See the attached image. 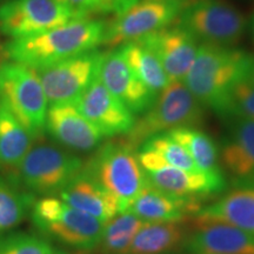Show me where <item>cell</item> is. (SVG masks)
<instances>
[{
    "label": "cell",
    "mask_w": 254,
    "mask_h": 254,
    "mask_svg": "<svg viewBox=\"0 0 254 254\" xmlns=\"http://www.w3.org/2000/svg\"><path fill=\"white\" fill-rule=\"evenodd\" d=\"M105 25L106 21L90 17L73 19L43 33L11 39L5 44L2 53L11 62L39 69L97 50L103 44Z\"/></svg>",
    "instance_id": "6da1fadb"
},
{
    "label": "cell",
    "mask_w": 254,
    "mask_h": 254,
    "mask_svg": "<svg viewBox=\"0 0 254 254\" xmlns=\"http://www.w3.org/2000/svg\"><path fill=\"white\" fill-rule=\"evenodd\" d=\"M249 53L234 47L200 44L184 84L204 107L228 118L232 87L244 78Z\"/></svg>",
    "instance_id": "7a4b0ae2"
},
{
    "label": "cell",
    "mask_w": 254,
    "mask_h": 254,
    "mask_svg": "<svg viewBox=\"0 0 254 254\" xmlns=\"http://www.w3.org/2000/svg\"><path fill=\"white\" fill-rule=\"evenodd\" d=\"M205 118V107L182 80L171 81L158 94L152 106L141 114L122 140L136 151L148 138L178 127H198Z\"/></svg>",
    "instance_id": "3957f363"
},
{
    "label": "cell",
    "mask_w": 254,
    "mask_h": 254,
    "mask_svg": "<svg viewBox=\"0 0 254 254\" xmlns=\"http://www.w3.org/2000/svg\"><path fill=\"white\" fill-rule=\"evenodd\" d=\"M82 171L117 199L119 213L128 211L147 180L135 151L123 140L101 145Z\"/></svg>",
    "instance_id": "277c9868"
},
{
    "label": "cell",
    "mask_w": 254,
    "mask_h": 254,
    "mask_svg": "<svg viewBox=\"0 0 254 254\" xmlns=\"http://www.w3.org/2000/svg\"><path fill=\"white\" fill-rule=\"evenodd\" d=\"M0 101L34 139L43 135L49 103L36 69L11 60L1 63Z\"/></svg>",
    "instance_id": "5b68a950"
},
{
    "label": "cell",
    "mask_w": 254,
    "mask_h": 254,
    "mask_svg": "<svg viewBox=\"0 0 254 254\" xmlns=\"http://www.w3.org/2000/svg\"><path fill=\"white\" fill-rule=\"evenodd\" d=\"M177 25L199 44L234 47L245 34L247 19L226 0H196L182 9Z\"/></svg>",
    "instance_id": "8992f818"
},
{
    "label": "cell",
    "mask_w": 254,
    "mask_h": 254,
    "mask_svg": "<svg viewBox=\"0 0 254 254\" xmlns=\"http://www.w3.org/2000/svg\"><path fill=\"white\" fill-rule=\"evenodd\" d=\"M32 219L44 233L80 250H92L99 245L105 225L97 218L53 196L41 198L34 202Z\"/></svg>",
    "instance_id": "52a82bcc"
},
{
    "label": "cell",
    "mask_w": 254,
    "mask_h": 254,
    "mask_svg": "<svg viewBox=\"0 0 254 254\" xmlns=\"http://www.w3.org/2000/svg\"><path fill=\"white\" fill-rule=\"evenodd\" d=\"M84 163L77 155L58 146L39 142L32 146L19 165L21 182L31 192L55 194L80 173Z\"/></svg>",
    "instance_id": "ba28073f"
},
{
    "label": "cell",
    "mask_w": 254,
    "mask_h": 254,
    "mask_svg": "<svg viewBox=\"0 0 254 254\" xmlns=\"http://www.w3.org/2000/svg\"><path fill=\"white\" fill-rule=\"evenodd\" d=\"M184 4V0H140L106 23L101 45L120 46L170 26Z\"/></svg>",
    "instance_id": "9c48e42d"
},
{
    "label": "cell",
    "mask_w": 254,
    "mask_h": 254,
    "mask_svg": "<svg viewBox=\"0 0 254 254\" xmlns=\"http://www.w3.org/2000/svg\"><path fill=\"white\" fill-rule=\"evenodd\" d=\"M103 57L104 52L92 50L36 69L50 106L75 105L99 73Z\"/></svg>",
    "instance_id": "30bf717a"
},
{
    "label": "cell",
    "mask_w": 254,
    "mask_h": 254,
    "mask_svg": "<svg viewBox=\"0 0 254 254\" xmlns=\"http://www.w3.org/2000/svg\"><path fill=\"white\" fill-rule=\"evenodd\" d=\"M138 160L145 171L146 179L154 187L170 194L184 198L202 199L215 194L226 186L222 173H192L166 164L153 151L138 148Z\"/></svg>",
    "instance_id": "8fae6325"
},
{
    "label": "cell",
    "mask_w": 254,
    "mask_h": 254,
    "mask_svg": "<svg viewBox=\"0 0 254 254\" xmlns=\"http://www.w3.org/2000/svg\"><path fill=\"white\" fill-rule=\"evenodd\" d=\"M73 19L57 0H4L0 4V33L11 39L43 33Z\"/></svg>",
    "instance_id": "7c38bea8"
},
{
    "label": "cell",
    "mask_w": 254,
    "mask_h": 254,
    "mask_svg": "<svg viewBox=\"0 0 254 254\" xmlns=\"http://www.w3.org/2000/svg\"><path fill=\"white\" fill-rule=\"evenodd\" d=\"M75 106L104 136L125 135L134 125V114L107 90L100 80L99 73Z\"/></svg>",
    "instance_id": "4fadbf2b"
},
{
    "label": "cell",
    "mask_w": 254,
    "mask_h": 254,
    "mask_svg": "<svg viewBox=\"0 0 254 254\" xmlns=\"http://www.w3.org/2000/svg\"><path fill=\"white\" fill-rule=\"evenodd\" d=\"M99 78L107 90L134 116L145 113L158 97L133 73L119 49L104 53Z\"/></svg>",
    "instance_id": "5bb4252c"
},
{
    "label": "cell",
    "mask_w": 254,
    "mask_h": 254,
    "mask_svg": "<svg viewBox=\"0 0 254 254\" xmlns=\"http://www.w3.org/2000/svg\"><path fill=\"white\" fill-rule=\"evenodd\" d=\"M138 40L154 53L170 81L184 80L200 46L199 41L179 25L167 26Z\"/></svg>",
    "instance_id": "9a60e30c"
},
{
    "label": "cell",
    "mask_w": 254,
    "mask_h": 254,
    "mask_svg": "<svg viewBox=\"0 0 254 254\" xmlns=\"http://www.w3.org/2000/svg\"><path fill=\"white\" fill-rule=\"evenodd\" d=\"M187 247L195 254H254V236L221 221L193 218Z\"/></svg>",
    "instance_id": "2e32d148"
},
{
    "label": "cell",
    "mask_w": 254,
    "mask_h": 254,
    "mask_svg": "<svg viewBox=\"0 0 254 254\" xmlns=\"http://www.w3.org/2000/svg\"><path fill=\"white\" fill-rule=\"evenodd\" d=\"M45 131L65 147L79 152L94 150L104 138L99 129L71 104L50 106Z\"/></svg>",
    "instance_id": "e0dca14e"
},
{
    "label": "cell",
    "mask_w": 254,
    "mask_h": 254,
    "mask_svg": "<svg viewBox=\"0 0 254 254\" xmlns=\"http://www.w3.org/2000/svg\"><path fill=\"white\" fill-rule=\"evenodd\" d=\"M200 208L201 199L170 194L146 180L128 212L144 221H184L189 215L198 213Z\"/></svg>",
    "instance_id": "ac0fdd59"
},
{
    "label": "cell",
    "mask_w": 254,
    "mask_h": 254,
    "mask_svg": "<svg viewBox=\"0 0 254 254\" xmlns=\"http://www.w3.org/2000/svg\"><path fill=\"white\" fill-rule=\"evenodd\" d=\"M219 154L228 172L246 185L254 176V120L233 117Z\"/></svg>",
    "instance_id": "d6986e66"
},
{
    "label": "cell",
    "mask_w": 254,
    "mask_h": 254,
    "mask_svg": "<svg viewBox=\"0 0 254 254\" xmlns=\"http://www.w3.org/2000/svg\"><path fill=\"white\" fill-rule=\"evenodd\" d=\"M59 193L64 202L97 218L103 224L119 213L117 199L87 176L82 168L80 173Z\"/></svg>",
    "instance_id": "ffe728a7"
},
{
    "label": "cell",
    "mask_w": 254,
    "mask_h": 254,
    "mask_svg": "<svg viewBox=\"0 0 254 254\" xmlns=\"http://www.w3.org/2000/svg\"><path fill=\"white\" fill-rule=\"evenodd\" d=\"M194 217L225 222L254 236V187H238L218 201L200 208Z\"/></svg>",
    "instance_id": "44dd1931"
},
{
    "label": "cell",
    "mask_w": 254,
    "mask_h": 254,
    "mask_svg": "<svg viewBox=\"0 0 254 254\" xmlns=\"http://www.w3.org/2000/svg\"><path fill=\"white\" fill-rule=\"evenodd\" d=\"M186 238L184 221H145L135 234L128 254H163L180 245Z\"/></svg>",
    "instance_id": "7402d4cb"
},
{
    "label": "cell",
    "mask_w": 254,
    "mask_h": 254,
    "mask_svg": "<svg viewBox=\"0 0 254 254\" xmlns=\"http://www.w3.org/2000/svg\"><path fill=\"white\" fill-rule=\"evenodd\" d=\"M123 58L140 81L158 95L170 84L166 72L157 57L140 40H133L119 47Z\"/></svg>",
    "instance_id": "603a6c76"
},
{
    "label": "cell",
    "mask_w": 254,
    "mask_h": 254,
    "mask_svg": "<svg viewBox=\"0 0 254 254\" xmlns=\"http://www.w3.org/2000/svg\"><path fill=\"white\" fill-rule=\"evenodd\" d=\"M34 138L0 101V164L18 167L33 146Z\"/></svg>",
    "instance_id": "cb8c5ba5"
},
{
    "label": "cell",
    "mask_w": 254,
    "mask_h": 254,
    "mask_svg": "<svg viewBox=\"0 0 254 254\" xmlns=\"http://www.w3.org/2000/svg\"><path fill=\"white\" fill-rule=\"evenodd\" d=\"M167 133L189 152L200 171L209 174L222 173L218 164V146L207 133L196 127H178Z\"/></svg>",
    "instance_id": "d4e9b609"
},
{
    "label": "cell",
    "mask_w": 254,
    "mask_h": 254,
    "mask_svg": "<svg viewBox=\"0 0 254 254\" xmlns=\"http://www.w3.org/2000/svg\"><path fill=\"white\" fill-rule=\"evenodd\" d=\"M144 220L132 212H122L104 225L101 245L106 254H128L135 234Z\"/></svg>",
    "instance_id": "484cf974"
},
{
    "label": "cell",
    "mask_w": 254,
    "mask_h": 254,
    "mask_svg": "<svg viewBox=\"0 0 254 254\" xmlns=\"http://www.w3.org/2000/svg\"><path fill=\"white\" fill-rule=\"evenodd\" d=\"M34 204L33 194L0 177V236L17 226Z\"/></svg>",
    "instance_id": "4316f807"
},
{
    "label": "cell",
    "mask_w": 254,
    "mask_h": 254,
    "mask_svg": "<svg viewBox=\"0 0 254 254\" xmlns=\"http://www.w3.org/2000/svg\"><path fill=\"white\" fill-rule=\"evenodd\" d=\"M139 148L155 152L164 159L165 163L173 167L192 173L202 172L196 166L193 159L190 158L189 152L179 142L174 140L167 132L159 133V134L151 136L142 142Z\"/></svg>",
    "instance_id": "83f0119b"
},
{
    "label": "cell",
    "mask_w": 254,
    "mask_h": 254,
    "mask_svg": "<svg viewBox=\"0 0 254 254\" xmlns=\"http://www.w3.org/2000/svg\"><path fill=\"white\" fill-rule=\"evenodd\" d=\"M0 254H56L52 246L41 238L19 233L0 239Z\"/></svg>",
    "instance_id": "f1b7e54d"
},
{
    "label": "cell",
    "mask_w": 254,
    "mask_h": 254,
    "mask_svg": "<svg viewBox=\"0 0 254 254\" xmlns=\"http://www.w3.org/2000/svg\"><path fill=\"white\" fill-rule=\"evenodd\" d=\"M240 117L254 120V85L245 79L232 87L228 104V118Z\"/></svg>",
    "instance_id": "f546056e"
},
{
    "label": "cell",
    "mask_w": 254,
    "mask_h": 254,
    "mask_svg": "<svg viewBox=\"0 0 254 254\" xmlns=\"http://www.w3.org/2000/svg\"><path fill=\"white\" fill-rule=\"evenodd\" d=\"M57 1L65 6L75 19L90 17L88 0H57Z\"/></svg>",
    "instance_id": "4dcf8cb0"
},
{
    "label": "cell",
    "mask_w": 254,
    "mask_h": 254,
    "mask_svg": "<svg viewBox=\"0 0 254 254\" xmlns=\"http://www.w3.org/2000/svg\"><path fill=\"white\" fill-rule=\"evenodd\" d=\"M117 0H88V11L91 14H106L114 12Z\"/></svg>",
    "instance_id": "1f68e13d"
},
{
    "label": "cell",
    "mask_w": 254,
    "mask_h": 254,
    "mask_svg": "<svg viewBox=\"0 0 254 254\" xmlns=\"http://www.w3.org/2000/svg\"><path fill=\"white\" fill-rule=\"evenodd\" d=\"M245 80L250 81L251 84L254 85V56L249 55V58H247L246 62V67H245V73H244V78Z\"/></svg>",
    "instance_id": "d6a6232c"
},
{
    "label": "cell",
    "mask_w": 254,
    "mask_h": 254,
    "mask_svg": "<svg viewBox=\"0 0 254 254\" xmlns=\"http://www.w3.org/2000/svg\"><path fill=\"white\" fill-rule=\"evenodd\" d=\"M138 1H140V0H117L113 13H116V15L123 13V12H125L126 9H128Z\"/></svg>",
    "instance_id": "836d02e7"
},
{
    "label": "cell",
    "mask_w": 254,
    "mask_h": 254,
    "mask_svg": "<svg viewBox=\"0 0 254 254\" xmlns=\"http://www.w3.org/2000/svg\"><path fill=\"white\" fill-rule=\"evenodd\" d=\"M250 27H251V34H252V39H253V41H254V14H253L252 19H251Z\"/></svg>",
    "instance_id": "e575fe53"
},
{
    "label": "cell",
    "mask_w": 254,
    "mask_h": 254,
    "mask_svg": "<svg viewBox=\"0 0 254 254\" xmlns=\"http://www.w3.org/2000/svg\"><path fill=\"white\" fill-rule=\"evenodd\" d=\"M243 186H252V187H254V176L251 178V179L249 180V183H247L246 185H243Z\"/></svg>",
    "instance_id": "d590c367"
},
{
    "label": "cell",
    "mask_w": 254,
    "mask_h": 254,
    "mask_svg": "<svg viewBox=\"0 0 254 254\" xmlns=\"http://www.w3.org/2000/svg\"><path fill=\"white\" fill-rule=\"evenodd\" d=\"M1 55H2V51L0 50V65H1Z\"/></svg>",
    "instance_id": "8d00e7d4"
},
{
    "label": "cell",
    "mask_w": 254,
    "mask_h": 254,
    "mask_svg": "<svg viewBox=\"0 0 254 254\" xmlns=\"http://www.w3.org/2000/svg\"><path fill=\"white\" fill-rule=\"evenodd\" d=\"M56 254H57V253H56ZM60 254H62V253H60Z\"/></svg>",
    "instance_id": "74e56055"
}]
</instances>
